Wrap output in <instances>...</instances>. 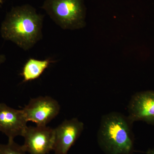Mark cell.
<instances>
[{
	"label": "cell",
	"mask_w": 154,
	"mask_h": 154,
	"mask_svg": "<svg viewBox=\"0 0 154 154\" xmlns=\"http://www.w3.org/2000/svg\"><path fill=\"white\" fill-rule=\"evenodd\" d=\"M43 19L30 5L13 7L2 23L1 36L27 51L42 38Z\"/></svg>",
	"instance_id": "obj_1"
},
{
	"label": "cell",
	"mask_w": 154,
	"mask_h": 154,
	"mask_svg": "<svg viewBox=\"0 0 154 154\" xmlns=\"http://www.w3.org/2000/svg\"><path fill=\"white\" fill-rule=\"evenodd\" d=\"M133 123L128 116L118 112L102 116L97 134L98 144L102 151L106 154H133Z\"/></svg>",
	"instance_id": "obj_2"
},
{
	"label": "cell",
	"mask_w": 154,
	"mask_h": 154,
	"mask_svg": "<svg viewBox=\"0 0 154 154\" xmlns=\"http://www.w3.org/2000/svg\"><path fill=\"white\" fill-rule=\"evenodd\" d=\"M42 8L64 30H78L85 27L84 0H45Z\"/></svg>",
	"instance_id": "obj_3"
},
{
	"label": "cell",
	"mask_w": 154,
	"mask_h": 154,
	"mask_svg": "<svg viewBox=\"0 0 154 154\" xmlns=\"http://www.w3.org/2000/svg\"><path fill=\"white\" fill-rule=\"evenodd\" d=\"M27 121L37 126H46L59 113L58 102L49 96H40L31 99L23 109Z\"/></svg>",
	"instance_id": "obj_4"
},
{
	"label": "cell",
	"mask_w": 154,
	"mask_h": 154,
	"mask_svg": "<svg viewBox=\"0 0 154 154\" xmlns=\"http://www.w3.org/2000/svg\"><path fill=\"white\" fill-rule=\"evenodd\" d=\"M22 137L25 139V142L22 147L26 152L47 154L53 150L54 129L47 126L28 127Z\"/></svg>",
	"instance_id": "obj_5"
},
{
	"label": "cell",
	"mask_w": 154,
	"mask_h": 154,
	"mask_svg": "<svg viewBox=\"0 0 154 154\" xmlns=\"http://www.w3.org/2000/svg\"><path fill=\"white\" fill-rule=\"evenodd\" d=\"M84 124L77 118L64 120L54 129L53 150L55 154H67L82 134Z\"/></svg>",
	"instance_id": "obj_6"
},
{
	"label": "cell",
	"mask_w": 154,
	"mask_h": 154,
	"mask_svg": "<svg viewBox=\"0 0 154 154\" xmlns=\"http://www.w3.org/2000/svg\"><path fill=\"white\" fill-rule=\"evenodd\" d=\"M26 119L23 110H17L0 103V131L14 141L18 136H23L27 129Z\"/></svg>",
	"instance_id": "obj_7"
},
{
	"label": "cell",
	"mask_w": 154,
	"mask_h": 154,
	"mask_svg": "<svg viewBox=\"0 0 154 154\" xmlns=\"http://www.w3.org/2000/svg\"><path fill=\"white\" fill-rule=\"evenodd\" d=\"M128 117L133 122L141 121L154 125V91L138 92L131 97Z\"/></svg>",
	"instance_id": "obj_8"
},
{
	"label": "cell",
	"mask_w": 154,
	"mask_h": 154,
	"mask_svg": "<svg viewBox=\"0 0 154 154\" xmlns=\"http://www.w3.org/2000/svg\"><path fill=\"white\" fill-rule=\"evenodd\" d=\"M54 62V61L50 58L39 60L30 58L24 64L21 73L23 82H26L38 79L51 63Z\"/></svg>",
	"instance_id": "obj_9"
},
{
	"label": "cell",
	"mask_w": 154,
	"mask_h": 154,
	"mask_svg": "<svg viewBox=\"0 0 154 154\" xmlns=\"http://www.w3.org/2000/svg\"><path fill=\"white\" fill-rule=\"evenodd\" d=\"M0 154H26L22 146L14 141H8L6 144H0Z\"/></svg>",
	"instance_id": "obj_10"
},
{
	"label": "cell",
	"mask_w": 154,
	"mask_h": 154,
	"mask_svg": "<svg viewBox=\"0 0 154 154\" xmlns=\"http://www.w3.org/2000/svg\"><path fill=\"white\" fill-rule=\"evenodd\" d=\"M6 60V56L0 53V66L4 63Z\"/></svg>",
	"instance_id": "obj_11"
},
{
	"label": "cell",
	"mask_w": 154,
	"mask_h": 154,
	"mask_svg": "<svg viewBox=\"0 0 154 154\" xmlns=\"http://www.w3.org/2000/svg\"><path fill=\"white\" fill-rule=\"evenodd\" d=\"M147 154H154V148L149 149L146 152Z\"/></svg>",
	"instance_id": "obj_12"
},
{
	"label": "cell",
	"mask_w": 154,
	"mask_h": 154,
	"mask_svg": "<svg viewBox=\"0 0 154 154\" xmlns=\"http://www.w3.org/2000/svg\"><path fill=\"white\" fill-rule=\"evenodd\" d=\"M3 0H0V6L3 4Z\"/></svg>",
	"instance_id": "obj_13"
}]
</instances>
